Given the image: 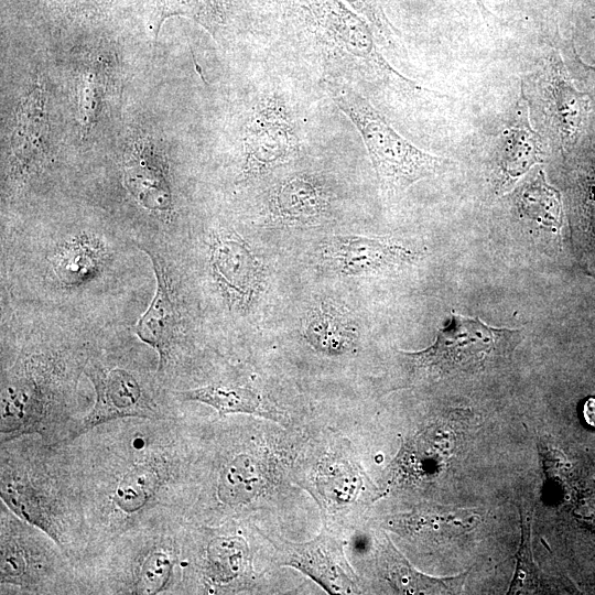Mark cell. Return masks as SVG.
Here are the masks:
<instances>
[{"mask_svg": "<svg viewBox=\"0 0 595 595\" xmlns=\"http://www.w3.org/2000/svg\"><path fill=\"white\" fill-rule=\"evenodd\" d=\"M69 444L87 537L80 558L131 529L185 521L188 458L178 418L116 419Z\"/></svg>", "mask_w": 595, "mask_h": 595, "instance_id": "cell-1", "label": "cell"}, {"mask_svg": "<svg viewBox=\"0 0 595 595\" xmlns=\"http://www.w3.org/2000/svg\"><path fill=\"white\" fill-rule=\"evenodd\" d=\"M0 457L2 502L47 533L75 564L85 552L87 537L71 444L22 435L2 442Z\"/></svg>", "mask_w": 595, "mask_h": 595, "instance_id": "cell-2", "label": "cell"}, {"mask_svg": "<svg viewBox=\"0 0 595 595\" xmlns=\"http://www.w3.org/2000/svg\"><path fill=\"white\" fill-rule=\"evenodd\" d=\"M183 522L131 529L75 562L77 594L180 593Z\"/></svg>", "mask_w": 595, "mask_h": 595, "instance_id": "cell-3", "label": "cell"}, {"mask_svg": "<svg viewBox=\"0 0 595 595\" xmlns=\"http://www.w3.org/2000/svg\"><path fill=\"white\" fill-rule=\"evenodd\" d=\"M333 72L404 97L433 95L403 76L379 51L371 26L340 0H288Z\"/></svg>", "mask_w": 595, "mask_h": 595, "instance_id": "cell-4", "label": "cell"}, {"mask_svg": "<svg viewBox=\"0 0 595 595\" xmlns=\"http://www.w3.org/2000/svg\"><path fill=\"white\" fill-rule=\"evenodd\" d=\"M63 370L58 358L29 355L3 371L1 443L29 434L48 443L73 441L82 419L69 405Z\"/></svg>", "mask_w": 595, "mask_h": 595, "instance_id": "cell-5", "label": "cell"}, {"mask_svg": "<svg viewBox=\"0 0 595 595\" xmlns=\"http://www.w3.org/2000/svg\"><path fill=\"white\" fill-rule=\"evenodd\" d=\"M324 85L335 105L360 133L383 197H397L415 182L448 169L450 160L425 152L402 137L345 80L325 78Z\"/></svg>", "mask_w": 595, "mask_h": 595, "instance_id": "cell-6", "label": "cell"}, {"mask_svg": "<svg viewBox=\"0 0 595 595\" xmlns=\"http://www.w3.org/2000/svg\"><path fill=\"white\" fill-rule=\"evenodd\" d=\"M1 594H77L74 562L43 530L1 502Z\"/></svg>", "mask_w": 595, "mask_h": 595, "instance_id": "cell-7", "label": "cell"}, {"mask_svg": "<svg viewBox=\"0 0 595 595\" xmlns=\"http://www.w3.org/2000/svg\"><path fill=\"white\" fill-rule=\"evenodd\" d=\"M520 340L521 329L493 327L478 317L452 311L428 348L399 353L415 372L440 379L482 371L487 366L508 359Z\"/></svg>", "mask_w": 595, "mask_h": 595, "instance_id": "cell-8", "label": "cell"}, {"mask_svg": "<svg viewBox=\"0 0 595 595\" xmlns=\"http://www.w3.org/2000/svg\"><path fill=\"white\" fill-rule=\"evenodd\" d=\"M521 90L530 109L537 111L544 138L562 152H570L586 130L591 100L575 87L555 48L540 58Z\"/></svg>", "mask_w": 595, "mask_h": 595, "instance_id": "cell-9", "label": "cell"}, {"mask_svg": "<svg viewBox=\"0 0 595 595\" xmlns=\"http://www.w3.org/2000/svg\"><path fill=\"white\" fill-rule=\"evenodd\" d=\"M84 372L93 382L95 402L83 418L74 440L88 430L122 418L177 419L173 405L153 392L140 377L123 366L88 360Z\"/></svg>", "mask_w": 595, "mask_h": 595, "instance_id": "cell-10", "label": "cell"}, {"mask_svg": "<svg viewBox=\"0 0 595 595\" xmlns=\"http://www.w3.org/2000/svg\"><path fill=\"white\" fill-rule=\"evenodd\" d=\"M488 141L490 184L504 194L545 156L544 137L531 122V111L522 90L502 126Z\"/></svg>", "mask_w": 595, "mask_h": 595, "instance_id": "cell-11", "label": "cell"}, {"mask_svg": "<svg viewBox=\"0 0 595 595\" xmlns=\"http://www.w3.org/2000/svg\"><path fill=\"white\" fill-rule=\"evenodd\" d=\"M299 151V140L285 101L266 96L255 108L244 132V180L262 176L288 163Z\"/></svg>", "mask_w": 595, "mask_h": 595, "instance_id": "cell-12", "label": "cell"}, {"mask_svg": "<svg viewBox=\"0 0 595 595\" xmlns=\"http://www.w3.org/2000/svg\"><path fill=\"white\" fill-rule=\"evenodd\" d=\"M181 565L180 593L194 577L201 581L205 593L235 591L250 569L249 547L242 537L215 534L198 553L182 547Z\"/></svg>", "mask_w": 595, "mask_h": 595, "instance_id": "cell-13", "label": "cell"}, {"mask_svg": "<svg viewBox=\"0 0 595 595\" xmlns=\"http://www.w3.org/2000/svg\"><path fill=\"white\" fill-rule=\"evenodd\" d=\"M274 543V542H273ZM280 563L292 566L320 584L329 594L359 593L357 577L344 555L343 543L328 530L303 543H274Z\"/></svg>", "mask_w": 595, "mask_h": 595, "instance_id": "cell-14", "label": "cell"}, {"mask_svg": "<svg viewBox=\"0 0 595 595\" xmlns=\"http://www.w3.org/2000/svg\"><path fill=\"white\" fill-rule=\"evenodd\" d=\"M321 257L339 274L361 275L412 263L418 253L385 238L335 236L324 242Z\"/></svg>", "mask_w": 595, "mask_h": 595, "instance_id": "cell-15", "label": "cell"}, {"mask_svg": "<svg viewBox=\"0 0 595 595\" xmlns=\"http://www.w3.org/2000/svg\"><path fill=\"white\" fill-rule=\"evenodd\" d=\"M212 269L228 299L249 306L259 294L263 269L250 247L237 234H218L212 244Z\"/></svg>", "mask_w": 595, "mask_h": 595, "instance_id": "cell-16", "label": "cell"}, {"mask_svg": "<svg viewBox=\"0 0 595 595\" xmlns=\"http://www.w3.org/2000/svg\"><path fill=\"white\" fill-rule=\"evenodd\" d=\"M143 250L151 257L158 286L149 309L137 323L136 333L143 343L158 351L160 357L159 371H163L172 358L173 340L177 327L176 310L162 259L147 248Z\"/></svg>", "mask_w": 595, "mask_h": 595, "instance_id": "cell-17", "label": "cell"}, {"mask_svg": "<svg viewBox=\"0 0 595 595\" xmlns=\"http://www.w3.org/2000/svg\"><path fill=\"white\" fill-rule=\"evenodd\" d=\"M268 482L263 461L251 452L228 455L219 465L215 485L217 501L231 509L252 502Z\"/></svg>", "mask_w": 595, "mask_h": 595, "instance_id": "cell-18", "label": "cell"}, {"mask_svg": "<svg viewBox=\"0 0 595 595\" xmlns=\"http://www.w3.org/2000/svg\"><path fill=\"white\" fill-rule=\"evenodd\" d=\"M509 199L520 220L551 235L553 239L559 237L562 226L561 196L547 182L541 169L515 190Z\"/></svg>", "mask_w": 595, "mask_h": 595, "instance_id": "cell-19", "label": "cell"}, {"mask_svg": "<svg viewBox=\"0 0 595 595\" xmlns=\"http://www.w3.org/2000/svg\"><path fill=\"white\" fill-rule=\"evenodd\" d=\"M380 572L386 581L401 594L456 593L467 572L451 578H434L418 572L387 538L379 549Z\"/></svg>", "mask_w": 595, "mask_h": 595, "instance_id": "cell-20", "label": "cell"}, {"mask_svg": "<svg viewBox=\"0 0 595 595\" xmlns=\"http://www.w3.org/2000/svg\"><path fill=\"white\" fill-rule=\"evenodd\" d=\"M272 210L288 223H314L328 208V197L323 187L305 175L292 176L273 194Z\"/></svg>", "mask_w": 595, "mask_h": 595, "instance_id": "cell-21", "label": "cell"}, {"mask_svg": "<svg viewBox=\"0 0 595 595\" xmlns=\"http://www.w3.org/2000/svg\"><path fill=\"white\" fill-rule=\"evenodd\" d=\"M304 336L315 349L338 355L349 349L355 334L350 317L338 305L322 302L310 312Z\"/></svg>", "mask_w": 595, "mask_h": 595, "instance_id": "cell-22", "label": "cell"}, {"mask_svg": "<svg viewBox=\"0 0 595 595\" xmlns=\"http://www.w3.org/2000/svg\"><path fill=\"white\" fill-rule=\"evenodd\" d=\"M173 396L178 401H194L212 407L219 416L227 414H257L268 416L262 397L251 388L230 385L210 383L187 390H177Z\"/></svg>", "mask_w": 595, "mask_h": 595, "instance_id": "cell-23", "label": "cell"}, {"mask_svg": "<svg viewBox=\"0 0 595 595\" xmlns=\"http://www.w3.org/2000/svg\"><path fill=\"white\" fill-rule=\"evenodd\" d=\"M44 130L43 97L36 88L22 105L19 112L17 132L13 138V151L24 166H32L42 151Z\"/></svg>", "mask_w": 595, "mask_h": 595, "instance_id": "cell-24", "label": "cell"}, {"mask_svg": "<svg viewBox=\"0 0 595 595\" xmlns=\"http://www.w3.org/2000/svg\"><path fill=\"white\" fill-rule=\"evenodd\" d=\"M153 4L155 34L162 22L173 15H183L196 21L213 36L224 21L218 0H153Z\"/></svg>", "mask_w": 595, "mask_h": 595, "instance_id": "cell-25", "label": "cell"}, {"mask_svg": "<svg viewBox=\"0 0 595 595\" xmlns=\"http://www.w3.org/2000/svg\"><path fill=\"white\" fill-rule=\"evenodd\" d=\"M322 491L338 504H346L356 498L360 480L357 474L342 463H329L321 473Z\"/></svg>", "mask_w": 595, "mask_h": 595, "instance_id": "cell-26", "label": "cell"}, {"mask_svg": "<svg viewBox=\"0 0 595 595\" xmlns=\"http://www.w3.org/2000/svg\"><path fill=\"white\" fill-rule=\"evenodd\" d=\"M368 22L381 43L391 50L400 51L398 32L387 18L379 0H344Z\"/></svg>", "mask_w": 595, "mask_h": 595, "instance_id": "cell-27", "label": "cell"}, {"mask_svg": "<svg viewBox=\"0 0 595 595\" xmlns=\"http://www.w3.org/2000/svg\"><path fill=\"white\" fill-rule=\"evenodd\" d=\"M58 273L68 281L85 277L95 267V256L83 246H72L62 252Z\"/></svg>", "mask_w": 595, "mask_h": 595, "instance_id": "cell-28", "label": "cell"}, {"mask_svg": "<svg viewBox=\"0 0 595 595\" xmlns=\"http://www.w3.org/2000/svg\"><path fill=\"white\" fill-rule=\"evenodd\" d=\"M582 414L586 424L595 429V397H589L584 402Z\"/></svg>", "mask_w": 595, "mask_h": 595, "instance_id": "cell-29", "label": "cell"}, {"mask_svg": "<svg viewBox=\"0 0 595 595\" xmlns=\"http://www.w3.org/2000/svg\"><path fill=\"white\" fill-rule=\"evenodd\" d=\"M468 1H470L482 14L484 15L489 14V11L486 9L482 0H468Z\"/></svg>", "mask_w": 595, "mask_h": 595, "instance_id": "cell-30", "label": "cell"}, {"mask_svg": "<svg viewBox=\"0 0 595 595\" xmlns=\"http://www.w3.org/2000/svg\"><path fill=\"white\" fill-rule=\"evenodd\" d=\"M574 51V50H573ZM574 54H575V57L578 62V64L581 66H583L584 69H586L587 72L589 73H593L595 74V64H586L585 62H583L582 60L578 58V55L576 54V52L574 51Z\"/></svg>", "mask_w": 595, "mask_h": 595, "instance_id": "cell-31", "label": "cell"}]
</instances>
